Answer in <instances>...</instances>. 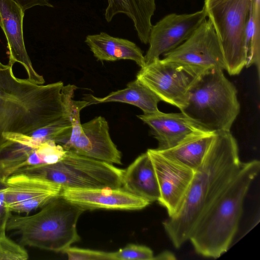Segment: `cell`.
Returning a JSON list of instances; mask_svg holds the SVG:
<instances>
[{
    "label": "cell",
    "instance_id": "19",
    "mask_svg": "<svg viewBox=\"0 0 260 260\" xmlns=\"http://www.w3.org/2000/svg\"><path fill=\"white\" fill-rule=\"evenodd\" d=\"M104 16L108 22L118 14H124L133 21L141 42L148 43L152 26L151 18L156 6L155 0H107Z\"/></svg>",
    "mask_w": 260,
    "mask_h": 260
},
{
    "label": "cell",
    "instance_id": "25",
    "mask_svg": "<svg viewBox=\"0 0 260 260\" xmlns=\"http://www.w3.org/2000/svg\"><path fill=\"white\" fill-rule=\"evenodd\" d=\"M76 88L77 87L74 85L68 84L63 86L62 89L63 101L72 126L71 135L67 142L73 141L81 134L82 124L80 118V111L84 108L90 105L88 101L73 100L74 91Z\"/></svg>",
    "mask_w": 260,
    "mask_h": 260
},
{
    "label": "cell",
    "instance_id": "21",
    "mask_svg": "<svg viewBox=\"0 0 260 260\" xmlns=\"http://www.w3.org/2000/svg\"><path fill=\"white\" fill-rule=\"evenodd\" d=\"M85 100L90 105L114 102L126 103L137 107L145 114L158 112V104L160 101L153 91L137 79L129 82L125 88L113 91L105 97L88 95Z\"/></svg>",
    "mask_w": 260,
    "mask_h": 260
},
{
    "label": "cell",
    "instance_id": "28",
    "mask_svg": "<svg viewBox=\"0 0 260 260\" xmlns=\"http://www.w3.org/2000/svg\"><path fill=\"white\" fill-rule=\"evenodd\" d=\"M63 253L71 260H114V252L70 247Z\"/></svg>",
    "mask_w": 260,
    "mask_h": 260
},
{
    "label": "cell",
    "instance_id": "8",
    "mask_svg": "<svg viewBox=\"0 0 260 260\" xmlns=\"http://www.w3.org/2000/svg\"><path fill=\"white\" fill-rule=\"evenodd\" d=\"M206 70L179 62L158 59L141 68L136 79L153 91L160 101L176 106L181 111L187 105L191 86Z\"/></svg>",
    "mask_w": 260,
    "mask_h": 260
},
{
    "label": "cell",
    "instance_id": "5",
    "mask_svg": "<svg viewBox=\"0 0 260 260\" xmlns=\"http://www.w3.org/2000/svg\"><path fill=\"white\" fill-rule=\"evenodd\" d=\"M223 71H204L191 86L187 105L181 110L213 133L230 131L240 110L237 89Z\"/></svg>",
    "mask_w": 260,
    "mask_h": 260
},
{
    "label": "cell",
    "instance_id": "9",
    "mask_svg": "<svg viewBox=\"0 0 260 260\" xmlns=\"http://www.w3.org/2000/svg\"><path fill=\"white\" fill-rule=\"evenodd\" d=\"M166 61L179 62L205 70H225V61L219 38L206 19L183 43L164 54Z\"/></svg>",
    "mask_w": 260,
    "mask_h": 260
},
{
    "label": "cell",
    "instance_id": "30",
    "mask_svg": "<svg viewBox=\"0 0 260 260\" xmlns=\"http://www.w3.org/2000/svg\"><path fill=\"white\" fill-rule=\"evenodd\" d=\"M17 3L25 11L26 10L36 6H48L52 7L47 0H13Z\"/></svg>",
    "mask_w": 260,
    "mask_h": 260
},
{
    "label": "cell",
    "instance_id": "13",
    "mask_svg": "<svg viewBox=\"0 0 260 260\" xmlns=\"http://www.w3.org/2000/svg\"><path fill=\"white\" fill-rule=\"evenodd\" d=\"M82 132L75 140L62 146L71 151L111 164H121V153L113 142L107 121L97 116L81 124Z\"/></svg>",
    "mask_w": 260,
    "mask_h": 260
},
{
    "label": "cell",
    "instance_id": "24",
    "mask_svg": "<svg viewBox=\"0 0 260 260\" xmlns=\"http://www.w3.org/2000/svg\"><path fill=\"white\" fill-rule=\"evenodd\" d=\"M63 147L53 141L40 143L31 153L24 164V167L55 164L65 155Z\"/></svg>",
    "mask_w": 260,
    "mask_h": 260
},
{
    "label": "cell",
    "instance_id": "2",
    "mask_svg": "<svg viewBox=\"0 0 260 260\" xmlns=\"http://www.w3.org/2000/svg\"><path fill=\"white\" fill-rule=\"evenodd\" d=\"M62 82L37 84L15 76L12 67L0 61V146L6 134L30 136L36 130L68 116Z\"/></svg>",
    "mask_w": 260,
    "mask_h": 260
},
{
    "label": "cell",
    "instance_id": "12",
    "mask_svg": "<svg viewBox=\"0 0 260 260\" xmlns=\"http://www.w3.org/2000/svg\"><path fill=\"white\" fill-rule=\"evenodd\" d=\"M137 117L150 128L151 134L158 142L156 149L158 150H167L190 139L213 133L182 112L165 113L159 111Z\"/></svg>",
    "mask_w": 260,
    "mask_h": 260
},
{
    "label": "cell",
    "instance_id": "18",
    "mask_svg": "<svg viewBox=\"0 0 260 260\" xmlns=\"http://www.w3.org/2000/svg\"><path fill=\"white\" fill-rule=\"evenodd\" d=\"M7 207L46 194L61 196L62 188L46 179L21 173L14 174L5 181Z\"/></svg>",
    "mask_w": 260,
    "mask_h": 260
},
{
    "label": "cell",
    "instance_id": "17",
    "mask_svg": "<svg viewBox=\"0 0 260 260\" xmlns=\"http://www.w3.org/2000/svg\"><path fill=\"white\" fill-rule=\"evenodd\" d=\"M85 42L98 60L113 61L128 59L135 61L140 68L146 65L141 49L128 40L101 32L87 36Z\"/></svg>",
    "mask_w": 260,
    "mask_h": 260
},
{
    "label": "cell",
    "instance_id": "29",
    "mask_svg": "<svg viewBox=\"0 0 260 260\" xmlns=\"http://www.w3.org/2000/svg\"><path fill=\"white\" fill-rule=\"evenodd\" d=\"M5 189V181L0 180V236L6 235L7 223L12 215L6 205Z\"/></svg>",
    "mask_w": 260,
    "mask_h": 260
},
{
    "label": "cell",
    "instance_id": "10",
    "mask_svg": "<svg viewBox=\"0 0 260 260\" xmlns=\"http://www.w3.org/2000/svg\"><path fill=\"white\" fill-rule=\"evenodd\" d=\"M207 17L203 7L201 10L192 13L168 14L152 25L148 41L149 47L144 55L146 65L181 45Z\"/></svg>",
    "mask_w": 260,
    "mask_h": 260
},
{
    "label": "cell",
    "instance_id": "6",
    "mask_svg": "<svg viewBox=\"0 0 260 260\" xmlns=\"http://www.w3.org/2000/svg\"><path fill=\"white\" fill-rule=\"evenodd\" d=\"M21 173L48 180L64 188L122 187L123 170L113 164L66 151L59 161L23 168Z\"/></svg>",
    "mask_w": 260,
    "mask_h": 260
},
{
    "label": "cell",
    "instance_id": "31",
    "mask_svg": "<svg viewBox=\"0 0 260 260\" xmlns=\"http://www.w3.org/2000/svg\"><path fill=\"white\" fill-rule=\"evenodd\" d=\"M175 256L174 255L169 251H164L156 256H154L153 259H174Z\"/></svg>",
    "mask_w": 260,
    "mask_h": 260
},
{
    "label": "cell",
    "instance_id": "27",
    "mask_svg": "<svg viewBox=\"0 0 260 260\" xmlns=\"http://www.w3.org/2000/svg\"><path fill=\"white\" fill-rule=\"evenodd\" d=\"M27 251L6 235L0 236V260H26Z\"/></svg>",
    "mask_w": 260,
    "mask_h": 260
},
{
    "label": "cell",
    "instance_id": "20",
    "mask_svg": "<svg viewBox=\"0 0 260 260\" xmlns=\"http://www.w3.org/2000/svg\"><path fill=\"white\" fill-rule=\"evenodd\" d=\"M7 141L0 146V180L23 168L32 151L41 143L32 137L19 134H6Z\"/></svg>",
    "mask_w": 260,
    "mask_h": 260
},
{
    "label": "cell",
    "instance_id": "1",
    "mask_svg": "<svg viewBox=\"0 0 260 260\" xmlns=\"http://www.w3.org/2000/svg\"><path fill=\"white\" fill-rule=\"evenodd\" d=\"M242 164L237 141L230 131L215 133L202 165L194 172L180 210L162 223L175 248L189 241L201 218L236 176Z\"/></svg>",
    "mask_w": 260,
    "mask_h": 260
},
{
    "label": "cell",
    "instance_id": "14",
    "mask_svg": "<svg viewBox=\"0 0 260 260\" xmlns=\"http://www.w3.org/2000/svg\"><path fill=\"white\" fill-rule=\"evenodd\" d=\"M61 196L85 211L95 209L137 210L150 203L123 189L64 188Z\"/></svg>",
    "mask_w": 260,
    "mask_h": 260
},
{
    "label": "cell",
    "instance_id": "26",
    "mask_svg": "<svg viewBox=\"0 0 260 260\" xmlns=\"http://www.w3.org/2000/svg\"><path fill=\"white\" fill-rule=\"evenodd\" d=\"M152 250L146 246L129 244L114 252V260H152Z\"/></svg>",
    "mask_w": 260,
    "mask_h": 260
},
{
    "label": "cell",
    "instance_id": "16",
    "mask_svg": "<svg viewBox=\"0 0 260 260\" xmlns=\"http://www.w3.org/2000/svg\"><path fill=\"white\" fill-rule=\"evenodd\" d=\"M122 188L150 204L157 201L159 189L155 170L147 152L123 170Z\"/></svg>",
    "mask_w": 260,
    "mask_h": 260
},
{
    "label": "cell",
    "instance_id": "3",
    "mask_svg": "<svg viewBox=\"0 0 260 260\" xmlns=\"http://www.w3.org/2000/svg\"><path fill=\"white\" fill-rule=\"evenodd\" d=\"M259 170L258 160L242 161L236 176L212 203L189 238L198 254L216 259L229 250L239 228L244 199Z\"/></svg>",
    "mask_w": 260,
    "mask_h": 260
},
{
    "label": "cell",
    "instance_id": "4",
    "mask_svg": "<svg viewBox=\"0 0 260 260\" xmlns=\"http://www.w3.org/2000/svg\"><path fill=\"white\" fill-rule=\"evenodd\" d=\"M84 211L60 196L35 214L11 215L7 231L19 235L23 245L63 252L80 240L77 223Z\"/></svg>",
    "mask_w": 260,
    "mask_h": 260
},
{
    "label": "cell",
    "instance_id": "15",
    "mask_svg": "<svg viewBox=\"0 0 260 260\" xmlns=\"http://www.w3.org/2000/svg\"><path fill=\"white\" fill-rule=\"evenodd\" d=\"M24 11L13 0H0V26L7 41L9 52L8 64H21L27 74V79L37 84L45 82L43 76L34 69L26 51L23 35Z\"/></svg>",
    "mask_w": 260,
    "mask_h": 260
},
{
    "label": "cell",
    "instance_id": "11",
    "mask_svg": "<svg viewBox=\"0 0 260 260\" xmlns=\"http://www.w3.org/2000/svg\"><path fill=\"white\" fill-rule=\"evenodd\" d=\"M153 164L158 184V203L169 217L180 210L194 171L162 155L156 149L146 151Z\"/></svg>",
    "mask_w": 260,
    "mask_h": 260
},
{
    "label": "cell",
    "instance_id": "7",
    "mask_svg": "<svg viewBox=\"0 0 260 260\" xmlns=\"http://www.w3.org/2000/svg\"><path fill=\"white\" fill-rule=\"evenodd\" d=\"M253 0H205L204 7L223 50L225 70L239 74L246 63V28Z\"/></svg>",
    "mask_w": 260,
    "mask_h": 260
},
{
    "label": "cell",
    "instance_id": "22",
    "mask_svg": "<svg viewBox=\"0 0 260 260\" xmlns=\"http://www.w3.org/2000/svg\"><path fill=\"white\" fill-rule=\"evenodd\" d=\"M215 133L186 140L165 150L156 149L165 157L194 171L202 165L213 141Z\"/></svg>",
    "mask_w": 260,
    "mask_h": 260
},
{
    "label": "cell",
    "instance_id": "23",
    "mask_svg": "<svg viewBox=\"0 0 260 260\" xmlns=\"http://www.w3.org/2000/svg\"><path fill=\"white\" fill-rule=\"evenodd\" d=\"M260 4L253 0L246 28V63L245 67L256 66L259 78L260 72Z\"/></svg>",
    "mask_w": 260,
    "mask_h": 260
}]
</instances>
